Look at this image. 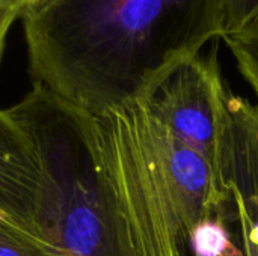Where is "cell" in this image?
I'll list each match as a JSON object with an SVG mask.
<instances>
[{"mask_svg":"<svg viewBox=\"0 0 258 256\" xmlns=\"http://www.w3.org/2000/svg\"><path fill=\"white\" fill-rule=\"evenodd\" d=\"M20 18L33 86L88 115L147 95L224 36L219 0H29Z\"/></svg>","mask_w":258,"mask_h":256,"instance_id":"6da1fadb","label":"cell"},{"mask_svg":"<svg viewBox=\"0 0 258 256\" xmlns=\"http://www.w3.org/2000/svg\"><path fill=\"white\" fill-rule=\"evenodd\" d=\"M83 113V112H82ZM112 256H187L195 226L227 220L230 195L147 97L83 113Z\"/></svg>","mask_w":258,"mask_h":256,"instance_id":"7a4b0ae2","label":"cell"},{"mask_svg":"<svg viewBox=\"0 0 258 256\" xmlns=\"http://www.w3.org/2000/svg\"><path fill=\"white\" fill-rule=\"evenodd\" d=\"M8 112L42 169L38 234L57 256H112L83 113L36 86Z\"/></svg>","mask_w":258,"mask_h":256,"instance_id":"3957f363","label":"cell"},{"mask_svg":"<svg viewBox=\"0 0 258 256\" xmlns=\"http://www.w3.org/2000/svg\"><path fill=\"white\" fill-rule=\"evenodd\" d=\"M230 92L221 74L218 48L213 47L177 65L145 95L154 115L209 163L227 192L231 161Z\"/></svg>","mask_w":258,"mask_h":256,"instance_id":"277c9868","label":"cell"},{"mask_svg":"<svg viewBox=\"0 0 258 256\" xmlns=\"http://www.w3.org/2000/svg\"><path fill=\"white\" fill-rule=\"evenodd\" d=\"M228 106L231 161L227 225L243 256H258V106L231 92Z\"/></svg>","mask_w":258,"mask_h":256,"instance_id":"5b68a950","label":"cell"},{"mask_svg":"<svg viewBox=\"0 0 258 256\" xmlns=\"http://www.w3.org/2000/svg\"><path fill=\"white\" fill-rule=\"evenodd\" d=\"M42 189V169L30 137L8 109L0 110V213L38 234Z\"/></svg>","mask_w":258,"mask_h":256,"instance_id":"8992f818","label":"cell"},{"mask_svg":"<svg viewBox=\"0 0 258 256\" xmlns=\"http://www.w3.org/2000/svg\"><path fill=\"white\" fill-rule=\"evenodd\" d=\"M190 253L194 256H243L234 243L228 225L218 217L201 220L190 237Z\"/></svg>","mask_w":258,"mask_h":256,"instance_id":"52a82bcc","label":"cell"},{"mask_svg":"<svg viewBox=\"0 0 258 256\" xmlns=\"http://www.w3.org/2000/svg\"><path fill=\"white\" fill-rule=\"evenodd\" d=\"M0 256H57L41 235L27 231L0 213Z\"/></svg>","mask_w":258,"mask_h":256,"instance_id":"ba28073f","label":"cell"},{"mask_svg":"<svg viewBox=\"0 0 258 256\" xmlns=\"http://www.w3.org/2000/svg\"><path fill=\"white\" fill-rule=\"evenodd\" d=\"M224 41L237 63L239 72L258 98V21L237 33L224 36Z\"/></svg>","mask_w":258,"mask_h":256,"instance_id":"9c48e42d","label":"cell"},{"mask_svg":"<svg viewBox=\"0 0 258 256\" xmlns=\"http://www.w3.org/2000/svg\"><path fill=\"white\" fill-rule=\"evenodd\" d=\"M219 11L224 36L237 33L258 21V0H219Z\"/></svg>","mask_w":258,"mask_h":256,"instance_id":"30bf717a","label":"cell"},{"mask_svg":"<svg viewBox=\"0 0 258 256\" xmlns=\"http://www.w3.org/2000/svg\"><path fill=\"white\" fill-rule=\"evenodd\" d=\"M29 0H0V60L5 50V42L12 23L20 18Z\"/></svg>","mask_w":258,"mask_h":256,"instance_id":"8fae6325","label":"cell"}]
</instances>
